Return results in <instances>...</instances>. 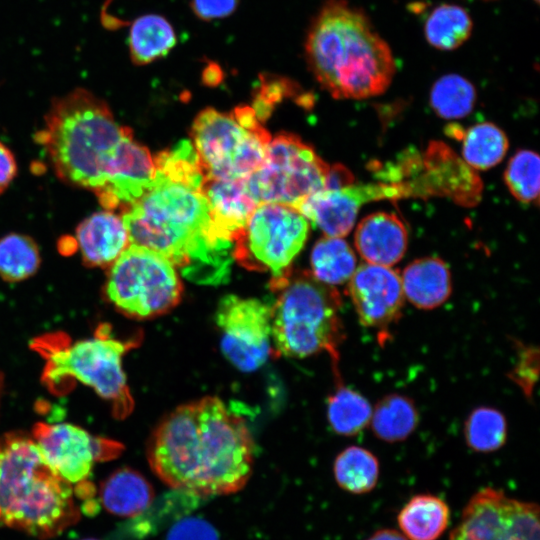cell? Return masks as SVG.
<instances>
[{"instance_id":"83f0119b","label":"cell","mask_w":540,"mask_h":540,"mask_svg":"<svg viewBox=\"0 0 540 540\" xmlns=\"http://www.w3.org/2000/svg\"><path fill=\"white\" fill-rule=\"evenodd\" d=\"M372 406L359 392L337 380L327 402V419L334 432L343 436L360 433L370 422Z\"/></svg>"},{"instance_id":"d4e9b609","label":"cell","mask_w":540,"mask_h":540,"mask_svg":"<svg viewBox=\"0 0 540 540\" xmlns=\"http://www.w3.org/2000/svg\"><path fill=\"white\" fill-rule=\"evenodd\" d=\"M473 29V21L466 9L455 4H440L428 15L424 35L434 48L450 51L465 43Z\"/></svg>"},{"instance_id":"1f68e13d","label":"cell","mask_w":540,"mask_h":540,"mask_svg":"<svg viewBox=\"0 0 540 540\" xmlns=\"http://www.w3.org/2000/svg\"><path fill=\"white\" fill-rule=\"evenodd\" d=\"M464 437L470 449L480 453L494 452L507 440V420L496 408L478 407L465 421Z\"/></svg>"},{"instance_id":"e575fe53","label":"cell","mask_w":540,"mask_h":540,"mask_svg":"<svg viewBox=\"0 0 540 540\" xmlns=\"http://www.w3.org/2000/svg\"><path fill=\"white\" fill-rule=\"evenodd\" d=\"M166 540H219L210 523L200 518H188L176 523Z\"/></svg>"},{"instance_id":"484cf974","label":"cell","mask_w":540,"mask_h":540,"mask_svg":"<svg viewBox=\"0 0 540 540\" xmlns=\"http://www.w3.org/2000/svg\"><path fill=\"white\" fill-rule=\"evenodd\" d=\"M333 473L341 489L356 495L366 494L378 483L379 461L369 450L360 446H349L336 457Z\"/></svg>"},{"instance_id":"cb8c5ba5","label":"cell","mask_w":540,"mask_h":540,"mask_svg":"<svg viewBox=\"0 0 540 540\" xmlns=\"http://www.w3.org/2000/svg\"><path fill=\"white\" fill-rule=\"evenodd\" d=\"M374 435L385 442L407 439L419 423V413L412 399L392 393L384 396L372 409L370 419Z\"/></svg>"},{"instance_id":"4dcf8cb0","label":"cell","mask_w":540,"mask_h":540,"mask_svg":"<svg viewBox=\"0 0 540 540\" xmlns=\"http://www.w3.org/2000/svg\"><path fill=\"white\" fill-rule=\"evenodd\" d=\"M41 263L36 242L27 235L10 233L0 239V277L19 282L33 276Z\"/></svg>"},{"instance_id":"f35d334b","label":"cell","mask_w":540,"mask_h":540,"mask_svg":"<svg viewBox=\"0 0 540 540\" xmlns=\"http://www.w3.org/2000/svg\"><path fill=\"white\" fill-rule=\"evenodd\" d=\"M365 540H408L400 531L392 528L376 530Z\"/></svg>"},{"instance_id":"7c38bea8","label":"cell","mask_w":540,"mask_h":540,"mask_svg":"<svg viewBox=\"0 0 540 540\" xmlns=\"http://www.w3.org/2000/svg\"><path fill=\"white\" fill-rule=\"evenodd\" d=\"M539 506L484 487L466 503L448 540H540Z\"/></svg>"},{"instance_id":"8fae6325","label":"cell","mask_w":540,"mask_h":540,"mask_svg":"<svg viewBox=\"0 0 540 540\" xmlns=\"http://www.w3.org/2000/svg\"><path fill=\"white\" fill-rule=\"evenodd\" d=\"M309 223L295 208L263 203L253 211L233 248V259L250 270L285 275L308 236Z\"/></svg>"},{"instance_id":"5bb4252c","label":"cell","mask_w":540,"mask_h":540,"mask_svg":"<svg viewBox=\"0 0 540 540\" xmlns=\"http://www.w3.org/2000/svg\"><path fill=\"white\" fill-rule=\"evenodd\" d=\"M31 436L48 465L73 486L89 481L95 462L116 458L124 448L71 423L40 422Z\"/></svg>"},{"instance_id":"d590c367","label":"cell","mask_w":540,"mask_h":540,"mask_svg":"<svg viewBox=\"0 0 540 540\" xmlns=\"http://www.w3.org/2000/svg\"><path fill=\"white\" fill-rule=\"evenodd\" d=\"M239 0H192L195 15L205 21L230 16L237 8Z\"/></svg>"},{"instance_id":"b9f144b4","label":"cell","mask_w":540,"mask_h":540,"mask_svg":"<svg viewBox=\"0 0 540 540\" xmlns=\"http://www.w3.org/2000/svg\"><path fill=\"white\" fill-rule=\"evenodd\" d=\"M533 1H534V2H536V3H538V2H539V0H533Z\"/></svg>"},{"instance_id":"836d02e7","label":"cell","mask_w":540,"mask_h":540,"mask_svg":"<svg viewBox=\"0 0 540 540\" xmlns=\"http://www.w3.org/2000/svg\"><path fill=\"white\" fill-rule=\"evenodd\" d=\"M517 361L508 377L522 390L528 400L532 398L538 378L539 350L537 347L516 342Z\"/></svg>"},{"instance_id":"8d00e7d4","label":"cell","mask_w":540,"mask_h":540,"mask_svg":"<svg viewBox=\"0 0 540 540\" xmlns=\"http://www.w3.org/2000/svg\"><path fill=\"white\" fill-rule=\"evenodd\" d=\"M17 174V164L11 150L0 141V195Z\"/></svg>"},{"instance_id":"4316f807","label":"cell","mask_w":540,"mask_h":540,"mask_svg":"<svg viewBox=\"0 0 540 540\" xmlns=\"http://www.w3.org/2000/svg\"><path fill=\"white\" fill-rule=\"evenodd\" d=\"M356 256L340 237L321 238L311 252L313 276L328 285L349 281L356 270Z\"/></svg>"},{"instance_id":"52a82bcc","label":"cell","mask_w":540,"mask_h":540,"mask_svg":"<svg viewBox=\"0 0 540 540\" xmlns=\"http://www.w3.org/2000/svg\"><path fill=\"white\" fill-rule=\"evenodd\" d=\"M269 287L275 294L270 305L272 352L293 358L327 352L336 380L341 379L339 346L345 332L339 292L311 272L291 269L279 278H272Z\"/></svg>"},{"instance_id":"ba28073f","label":"cell","mask_w":540,"mask_h":540,"mask_svg":"<svg viewBox=\"0 0 540 540\" xmlns=\"http://www.w3.org/2000/svg\"><path fill=\"white\" fill-rule=\"evenodd\" d=\"M191 137L205 177L217 179L248 177L262 165L271 141L249 106L228 113L204 109L193 122Z\"/></svg>"},{"instance_id":"f1b7e54d","label":"cell","mask_w":540,"mask_h":540,"mask_svg":"<svg viewBox=\"0 0 540 540\" xmlns=\"http://www.w3.org/2000/svg\"><path fill=\"white\" fill-rule=\"evenodd\" d=\"M476 98V89L469 80L449 73L434 82L429 102L439 117L451 120L468 115L474 108Z\"/></svg>"},{"instance_id":"44dd1931","label":"cell","mask_w":540,"mask_h":540,"mask_svg":"<svg viewBox=\"0 0 540 540\" xmlns=\"http://www.w3.org/2000/svg\"><path fill=\"white\" fill-rule=\"evenodd\" d=\"M154 498V491L146 478L131 468H120L111 473L99 487L102 506L111 514L134 517L145 511Z\"/></svg>"},{"instance_id":"277c9868","label":"cell","mask_w":540,"mask_h":540,"mask_svg":"<svg viewBox=\"0 0 540 540\" xmlns=\"http://www.w3.org/2000/svg\"><path fill=\"white\" fill-rule=\"evenodd\" d=\"M308 68L336 99H365L390 86L396 62L368 15L346 0H326L305 40Z\"/></svg>"},{"instance_id":"3957f363","label":"cell","mask_w":540,"mask_h":540,"mask_svg":"<svg viewBox=\"0 0 540 540\" xmlns=\"http://www.w3.org/2000/svg\"><path fill=\"white\" fill-rule=\"evenodd\" d=\"M204 180L155 169L148 190L120 210L130 244L160 253L194 283L219 285L229 279L234 243L212 223Z\"/></svg>"},{"instance_id":"2e32d148","label":"cell","mask_w":540,"mask_h":540,"mask_svg":"<svg viewBox=\"0 0 540 540\" xmlns=\"http://www.w3.org/2000/svg\"><path fill=\"white\" fill-rule=\"evenodd\" d=\"M403 195L405 190L398 184H350L316 192L307 197L296 210L325 236L341 238L351 231L362 205Z\"/></svg>"},{"instance_id":"ac0fdd59","label":"cell","mask_w":540,"mask_h":540,"mask_svg":"<svg viewBox=\"0 0 540 540\" xmlns=\"http://www.w3.org/2000/svg\"><path fill=\"white\" fill-rule=\"evenodd\" d=\"M76 240L83 263L89 267L105 269L130 244L121 215L106 209L93 213L78 225Z\"/></svg>"},{"instance_id":"d6a6232c","label":"cell","mask_w":540,"mask_h":540,"mask_svg":"<svg viewBox=\"0 0 540 540\" xmlns=\"http://www.w3.org/2000/svg\"><path fill=\"white\" fill-rule=\"evenodd\" d=\"M539 171V156L533 151L520 150L510 159L504 179L517 200L523 203L538 202Z\"/></svg>"},{"instance_id":"8992f818","label":"cell","mask_w":540,"mask_h":540,"mask_svg":"<svg viewBox=\"0 0 540 540\" xmlns=\"http://www.w3.org/2000/svg\"><path fill=\"white\" fill-rule=\"evenodd\" d=\"M140 334L121 339L109 324H100L92 336L71 340L57 332L37 337L31 343L44 360L42 380L56 395L68 393L81 383L107 401L116 418L129 416L134 407L126 374L124 356L138 344Z\"/></svg>"},{"instance_id":"7bdbcfd3","label":"cell","mask_w":540,"mask_h":540,"mask_svg":"<svg viewBox=\"0 0 540 540\" xmlns=\"http://www.w3.org/2000/svg\"><path fill=\"white\" fill-rule=\"evenodd\" d=\"M484 1H488V0H484Z\"/></svg>"},{"instance_id":"6da1fadb","label":"cell","mask_w":540,"mask_h":540,"mask_svg":"<svg viewBox=\"0 0 540 540\" xmlns=\"http://www.w3.org/2000/svg\"><path fill=\"white\" fill-rule=\"evenodd\" d=\"M38 137L57 176L95 193L106 210L135 201L154 180L149 150L116 122L104 100L84 88L53 99Z\"/></svg>"},{"instance_id":"9c48e42d","label":"cell","mask_w":540,"mask_h":540,"mask_svg":"<svg viewBox=\"0 0 540 540\" xmlns=\"http://www.w3.org/2000/svg\"><path fill=\"white\" fill-rule=\"evenodd\" d=\"M107 269L104 297L129 318L151 319L180 302L183 285L177 269L152 249L129 244Z\"/></svg>"},{"instance_id":"ab89813d","label":"cell","mask_w":540,"mask_h":540,"mask_svg":"<svg viewBox=\"0 0 540 540\" xmlns=\"http://www.w3.org/2000/svg\"><path fill=\"white\" fill-rule=\"evenodd\" d=\"M2 388H3V377L0 374V398H1V394H2Z\"/></svg>"},{"instance_id":"d6986e66","label":"cell","mask_w":540,"mask_h":540,"mask_svg":"<svg viewBox=\"0 0 540 540\" xmlns=\"http://www.w3.org/2000/svg\"><path fill=\"white\" fill-rule=\"evenodd\" d=\"M407 243L406 227L393 213H372L356 228L355 246L367 263L390 267L401 260Z\"/></svg>"},{"instance_id":"ffe728a7","label":"cell","mask_w":540,"mask_h":540,"mask_svg":"<svg viewBox=\"0 0 540 540\" xmlns=\"http://www.w3.org/2000/svg\"><path fill=\"white\" fill-rule=\"evenodd\" d=\"M404 296L419 309L439 307L452 292L451 274L437 257H424L405 267L401 277Z\"/></svg>"},{"instance_id":"4fadbf2b","label":"cell","mask_w":540,"mask_h":540,"mask_svg":"<svg viewBox=\"0 0 540 540\" xmlns=\"http://www.w3.org/2000/svg\"><path fill=\"white\" fill-rule=\"evenodd\" d=\"M220 347L243 372L260 368L272 353L270 305L254 298L223 297L215 313Z\"/></svg>"},{"instance_id":"5b68a950","label":"cell","mask_w":540,"mask_h":540,"mask_svg":"<svg viewBox=\"0 0 540 540\" xmlns=\"http://www.w3.org/2000/svg\"><path fill=\"white\" fill-rule=\"evenodd\" d=\"M80 516L74 486L48 465L31 435L0 437V522L46 540Z\"/></svg>"},{"instance_id":"9a60e30c","label":"cell","mask_w":540,"mask_h":540,"mask_svg":"<svg viewBox=\"0 0 540 540\" xmlns=\"http://www.w3.org/2000/svg\"><path fill=\"white\" fill-rule=\"evenodd\" d=\"M348 291L360 323L375 329L383 343L402 313L405 296L401 276L390 267L365 263L356 268Z\"/></svg>"},{"instance_id":"60d3db41","label":"cell","mask_w":540,"mask_h":540,"mask_svg":"<svg viewBox=\"0 0 540 540\" xmlns=\"http://www.w3.org/2000/svg\"><path fill=\"white\" fill-rule=\"evenodd\" d=\"M81 540H98V539H95V538H85V539H81Z\"/></svg>"},{"instance_id":"f546056e","label":"cell","mask_w":540,"mask_h":540,"mask_svg":"<svg viewBox=\"0 0 540 540\" xmlns=\"http://www.w3.org/2000/svg\"><path fill=\"white\" fill-rule=\"evenodd\" d=\"M508 149L505 133L490 122L478 123L463 135L462 155L473 168L486 170L497 165Z\"/></svg>"},{"instance_id":"30bf717a","label":"cell","mask_w":540,"mask_h":540,"mask_svg":"<svg viewBox=\"0 0 540 540\" xmlns=\"http://www.w3.org/2000/svg\"><path fill=\"white\" fill-rule=\"evenodd\" d=\"M329 166L298 136L280 133L270 141L262 165L245 178L255 202L297 208L325 189Z\"/></svg>"},{"instance_id":"7402d4cb","label":"cell","mask_w":540,"mask_h":540,"mask_svg":"<svg viewBox=\"0 0 540 540\" xmlns=\"http://www.w3.org/2000/svg\"><path fill=\"white\" fill-rule=\"evenodd\" d=\"M450 508L441 497L421 493L400 509L397 523L408 540H438L449 526Z\"/></svg>"},{"instance_id":"74e56055","label":"cell","mask_w":540,"mask_h":540,"mask_svg":"<svg viewBox=\"0 0 540 540\" xmlns=\"http://www.w3.org/2000/svg\"><path fill=\"white\" fill-rule=\"evenodd\" d=\"M353 176L349 170L342 165L329 167L325 189H337L353 183Z\"/></svg>"},{"instance_id":"7a4b0ae2","label":"cell","mask_w":540,"mask_h":540,"mask_svg":"<svg viewBox=\"0 0 540 540\" xmlns=\"http://www.w3.org/2000/svg\"><path fill=\"white\" fill-rule=\"evenodd\" d=\"M168 487L196 497L238 492L253 468L254 442L239 414L218 397L183 404L158 424L147 451Z\"/></svg>"},{"instance_id":"603a6c76","label":"cell","mask_w":540,"mask_h":540,"mask_svg":"<svg viewBox=\"0 0 540 540\" xmlns=\"http://www.w3.org/2000/svg\"><path fill=\"white\" fill-rule=\"evenodd\" d=\"M177 41L170 22L156 14L137 18L129 33V51L136 65H146L166 56Z\"/></svg>"},{"instance_id":"e0dca14e","label":"cell","mask_w":540,"mask_h":540,"mask_svg":"<svg viewBox=\"0 0 540 540\" xmlns=\"http://www.w3.org/2000/svg\"><path fill=\"white\" fill-rule=\"evenodd\" d=\"M201 190L216 231L223 239L235 243L258 206L247 190L245 178H206Z\"/></svg>"}]
</instances>
